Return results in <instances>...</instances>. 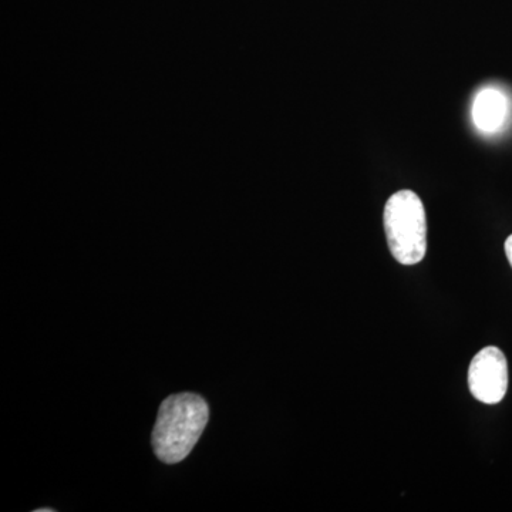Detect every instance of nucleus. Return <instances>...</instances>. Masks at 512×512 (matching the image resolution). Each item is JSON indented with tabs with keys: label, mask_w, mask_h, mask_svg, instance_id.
I'll list each match as a JSON object with an SVG mask.
<instances>
[{
	"label": "nucleus",
	"mask_w": 512,
	"mask_h": 512,
	"mask_svg": "<svg viewBox=\"0 0 512 512\" xmlns=\"http://www.w3.org/2000/svg\"><path fill=\"white\" fill-rule=\"evenodd\" d=\"M210 419V409L201 396L178 393L167 397L158 410L153 430V448L165 464L183 461L200 440Z\"/></svg>",
	"instance_id": "1"
},
{
	"label": "nucleus",
	"mask_w": 512,
	"mask_h": 512,
	"mask_svg": "<svg viewBox=\"0 0 512 512\" xmlns=\"http://www.w3.org/2000/svg\"><path fill=\"white\" fill-rule=\"evenodd\" d=\"M505 255H507L508 262H510L511 268H512V235L507 238V241H505Z\"/></svg>",
	"instance_id": "5"
},
{
	"label": "nucleus",
	"mask_w": 512,
	"mask_h": 512,
	"mask_svg": "<svg viewBox=\"0 0 512 512\" xmlns=\"http://www.w3.org/2000/svg\"><path fill=\"white\" fill-rule=\"evenodd\" d=\"M508 114V100L500 90L487 87L477 94L473 104V121L478 130L495 133L503 127Z\"/></svg>",
	"instance_id": "4"
},
{
	"label": "nucleus",
	"mask_w": 512,
	"mask_h": 512,
	"mask_svg": "<svg viewBox=\"0 0 512 512\" xmlns=\"http://www.w3.org/2000/svg\"><path fill=\"white\" fill-rule=\"evenodd\" d=\"M468 387L473 397L484 404H497L508 389L507 357L495 346H487L474 356L468 369Z\"/></svg>",
	"instance_id": "3"
},
{
	"label": "nucleus",
	"mask_w": 512,
	"mask_h": 512,
	"mask_svg": "<svg viewBox=\"0 0 512 512\" xmlns=\"http://www.w3.org/2000/svg\"><path fill=\"white\" fill-rule=\"evenodd\" d=\"M53 508H40V510H36V512H53Z\"/></svg>",
	"instance_id": "6"
},
{
	"label": "nucleus",
	"mask_w": 512,
	"mask_h": 512,
	"mask_svg": "<svg viewBox=\"0 0 512 512\" xmlns=\"http://www.w3.org/2000/svg\"><path fill=\"white\" fill-rule=\"evenodd\" d=\"M384 231L393 258L416 265L427 252V218L419 195L410 190L393 194L384 207Z\"/></svg>",
	"instance_id": "2"
}]
</instances>
